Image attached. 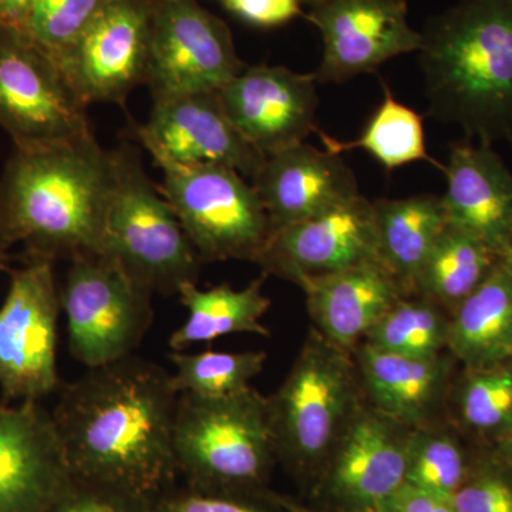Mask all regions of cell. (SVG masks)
<instances>
[{
    "instance_id": "27",
    "label": "cell",
    "mask_w": 512,
    "mask_h": 512,
    "mask_svg": "<svg viewBox=\"0 0 512 512\" xmlns=\"http://www.w3.org/2000/svg\"><path fill=\"white\" fill-rule=\"evenodd\" d=\"M501 261L480 239L447 225L417 276L414 293L451 316Z\"/></svg>"
},
{
    "instance_id": "9",
    "label": "cell",
    "mask_w": 512,
    "mask_h": 512,
    "mask_svg": "<svg viewBox=\"0 0 512 512\" xmlns=\"http://www.w3.org/2000/svg\"><path fill=\"white\" fill-rule=\"evenodd\" d=\"M0 127L15 148L93 134L87 106L62 67L25 30L0 26Z\"/></svg>"
},
{
    "instance_id": "19",
    "label": "cell",
    "mask_w": 512,
    "mask_h": 512,
    "mask_svg": "<svg viewBox=\"0 0 512 512\" xmlns=\"http://www.w3.org/2000/svg\"><path fill=\"white\" fill-rule=\"evenodd\" d=\"M251 180L272 232L362 195L352 168L340 154L306 143L266 157Z\"/></svg>"
},
{
    "instance_id": "25",
    "label": "cell",
    "mask_w": 512,
    "mask_h": 512,
    "mask_svg": "<svg viewBox=\"0 0 512 512\" xmlns=\"http://www.w3.org/2000/svg\"><path fill=\"white\" fill-rule=\"evenodd\" d=\"M266 274L249 282L244 289L221 284L201 291L197 284H187L178 292L188 316L168 339L173 352H185L197 343H210L234 333L269 338L271 330L262 319L271 308L264 293Z\"/></svg>"
},
{
    "instance_id": "12",
    "label": "cell",
    "mask_w": 512,
    "mask_h": 512,
    "mask_svg": "<svg viewBox=\"0 0 512 512\" xmlns=\"http://www.w3.org/2000/svg\"><path fill=\"white\" fill-rule=\"evenodd\" d=\"M409 427L363 397L316 480L340 512H377L406 481Z\"/></svg>"
},
{
    "instance_id": "13",
    "label": "cell",
    "mask_w": 512,
    "mask_h": 512,
    "mask_svg": "<svg viewBox=\"0 0 512 512\" xmlns=\"http://www.w3.org/2000/svg\"><path fill=\"white\" fill-rule=\"evenodd\" d=\"M154 0H110L59 62L86 106L124 104L146 82Z\"/></svg>"
},
{
    "instance_id": "43",
    "label": "cell",
    "mask_w": 512,
    "mask_h": 512,
    "mask_svg": "<svg viewBox=\"0 0 512 512\" xmlns=\"http://www.w3.org/2000/svg\"><path fill=\"white\" fill-rule=\"evenodd\" d=\"M302 3H306V5H309V8H312V6H315L316 3L322 2V0H301Z\"/></svg>"
},
{
    "instance_id": "21",
    "label": "cell",
    "mask_w": 512,
    "mask_h": 512,
    "mask_svg": "<svg viewBox=\"0 0 512 512\" xmlns=\"http://www.w3.org/2000/svg\"><path fill=\"white\" fill-rule=\"evenodd\" d=\"M447 224L466 231L505 259L512 232V173L493 146L457 143L443 168Z\"/></svg>"
},
{
    "instance_id": "33",
    "label": "cell",
    "mask_w": 512,
    "mask_h": 512,
    "mask_svg": "<svg viewBox=\"0 0 512 512\" xmlns=\"http://www.w3.org/2000/svg\"><path fill=\"white\" fill-rule=\"evenodd\" d=\"M456 512H512V466L480 448L474 466L451 498Z\"/></svg>"
},
{
    "instance_id": "28",
    "label": "cell",
    "mask_w": 512,
    "mask_h": 512,
    "mask_svg": "<svg viewBox=\"0 0 512 512\" xmlns=\"http://www.w3.org/2000/svg\"><path fill=\"white\" fill-rule=\"evenodd\" d=\"M480 448L447 419L410 431L404 484L453 498L467 480Z\"/></svg>"
},
{
    "instance_id": "24",
    "label": "cell",
    "mask_w": 512,
    "mask_h": 512,
    "mask_svg": "<svg viewBox=\"0 0 512 512\" xmlns=\"http://www.w3.org/2000/svg\"><path fill=\"white\" fill-rule=\"evenodd\" d=\"M379 258L409 293L434 245L447 228L439 195L372 201Z\"/></svg>"
},
{
    "instance_id": "29",
    "label": "cell",
    "mask_w": 512,
    "mask_h": 512,
    "mask_svg": "<svg viewBox=\"0 0 512 512\" xmlns=\"http://www.w3.org/2000/svg\"><path fill=\"white\" fill-rule=\"evenodd\" d=\"M383 87L382 104L367 121L357 140L345 143L322 134L328 151L340 154L362 148L389 171L414 161L430 160L420 114L394 99L386 83Z\"/></svg>"
},
{
    "instance_id": "32",
    "label": "cell",
    "mask_w": 512,
    "mask_h": 512,
    "mask_svg": "<svg viewBox=\"0 0 512 512\" xmlns=\"http://www.w3.org/2000/svg\"><path fill=\"white\" fill-rule=\"evenodd\" d=\"M109 2L35 0L23 30L59 63Z\"/></svg>"
},
{
    "instance_id": "7",
    "label": "cell",
    "mask_w": 512,
    "mask_h": 512,
    "mask_svg": "<svg viewBox=\"0 0 512 512\" xmlns=\"http://www.w3.org/2000/svg\"><path fill=\"white\" fill-rule=\"evenodd\" d=\"M160 191L202 262L258 261L272 229L255 188L231 168L156 161Z\"/></svg>"
},
{
    "instance_id": "30",
    "label": "cell",
    "mask_w": 512,
    "mask_h": 512,
    "mask_svg": "<svg viewBox=\"0 0 512 512\" xmlns=\"http://www.w3.org/2000/svg\"><path fill=\"white\" fill-rule=\"evenodd\" d=\"M450 315L424 296H404L367 333L363 342L383 352L434 357L448 352Z\"/></svg>"
},
{
    "instance_id": "31",
    "label": "cell",
    "mask_w": 512,
    "mask_h": 512,
    "mask_svg": "<svg viewBox=\"0 0 512 512\" xmlns=\"http://www.w3.org/2000/svg\"><path fill=\"white\" fill-rule=\"evenodd\" d=\"M175 367L171 383L178 394L202 400H220L251 389V382L264 370V350L247 352H171Z\"/></svg>"
},
{
    "instance_id": "26",
    "label": "cell",
    "mask_w": 512,
    "mask_h": 512,
    "mask_svg": "<svg viewBox=\"0 0 512 512\" xmlns=\"http://www.w3.org/2000/svg\"><path fill=\"white\" fill-rule=\"evenodd\" d=\"M446 419L473 446L491 450L512 427L510 360L458 369L446 404Z\"/></svg>"
},
{
    "instance_id": "36",
    "label": "cell",
    "mask_w": 512,
    "mask_h": 512,
    "mask_svg": "<svg viewBox=\"0 0 512 512\" xmlns=\"http://www.w3.org/2000/svg\"><path fill=\"white\" fill-rule=\"evenodd\" d=\"M249 25L271 28L301 15V0H217Z\"/></svg>"
},
{
    "instance_id": "42",
    "label": "cell",
    "mask_w": 512,
    "mask_h": 512,
    "mask_svg": "<svg viewBox=\"0 0 512 512\" xmlns=\"http://www.w3.org/2000/svg\"><path fill=\"white\" fill-rule=\"evenodd\" d=\"M504 262L512 269V232L510 238V245H508V252L507 256H505Z\"/></svg>"
},
{
    "instance_id": "8",
    "label": "cell",
    "mask_w": 512,
    "mask_h": 512,
    "mask_svg": "<svg viewBox=\"0 0 512 512\" xmlns=\"http://www.w3.org/2000/svg\"><path fill=\"white\" fill-rule=\"evenodd\" d=\"M70 261L60 301L74 359L92 369L134 355L153 323V293L109 256Z\"/></svg>"
},
{
    "instance_id": "40",
    "label": "cell",
    "mask_w": 512,
    "mask_h": 512,
    "mask_svg": "<svg viewBox=\"0 0 512 512\" xmlns=\"http://www.w3.org/2000/svg\"><path fill=\"white\" fill-rule=\"evenodd\" d=\"M275 500L286 512H330V511H319L313 510V508L305 507V505L296 503L292 498L284 497V495L274 494ZM340 512V511H336Z\"/></svg>"
},
{
    "instance_id": "22",
    "label": "cell",
    "mask_w": 512,
    "mask_h": 512,
    "mask_svg": "<svg viewBox=\"0 0 512 512\" xmlns=\"http://www.w3.org/2000/svg\"><path fill=\"white\" fill-rule=\"evenodd\" d=\"M298 286L305 293L312 328L349 352L400 299L412 295L379 259L303 279Z\"/></svg>"
},
{
    "instance_id": "5",
    "label": "cell",
    "mask_w": 512,
    "mask_h": 512,
    "mask_svg": "<svg viewBox=\"0 0 512 512\" xmlns=\"http://www.w3.org/2000/svg\"><path fill=\"white\" fill-rule=\"evenodd\" d=\"M362 400L353 352L309 330L284 383L268 397L278 461L302 480H318Z\"/></svg>"
},
{
    "instance_id": "34",
    "label": "cell",
    "mask_w": 512,
    "mask_h": 512,
    "mask_svg": "<svg viewBox=\"0 0 512 512\" xmlns=\"http://www.w3.org/2000/svg\"><path fill=\"white\" fill-rule=\"evenodd\" d=\"M153 512H286L271 491L220 493L185 485L173 488L154 504Z\"/></svg>"
},
{
    "instance_id": "38",
    "label": "cell",
    "mask_w": 512,
    "mask_h": 512,
    "mask_svg": "<svg viewBox=\"0 0 512 512\" xmlns=\"http://www.w3.org/2000/svg\"><path fill=\"white\" fill-rule=\"evenodd\" d=\"M35 0H0V26L25 29Z\"/></svg>"
},
{
    "instance_id": "39",
    "label": "cell",
    "mask_w": 512,
    "mask_h": 512,
    "mask_svg": "<svg viewBox=\"0 0 512 512\" xmlns=\"http://www.w3.org/2000/svg\"><path fill=\"white\" fill-rule=\"evenodd\" d=\"M491 450H493L495 456L500 457L501 460L512 466V427Z\"/></svg>"
},
{
    "instance_id": "14",
    "label": "cell",
    "mask_w": 512,
    "mask_h": 512,
    "mask_svg": "<svg viewBox=\"0 0 512 512\" xmlns=\"http://www.w3.org/2000/svg\"><path fill=\"white\" fill-rule=\"evenodd\" d=\"M306 19L323 39L322 60L312 73L319 83L346 82L421 49L406 0H322Z\"/></svg>"
},
{
    "instance_id": "3",
    "label": "cell",
    "mask_w": 512,
    "mask_h": 512,
    "mask_svg": "<svg viewBox=\"0 0 512 512\" xmlns=\"http://www.w3.org/2000/svg\"><path fill=\"white\" fill-rule=\"evenodd\" d=\"M420 33L430 116L477 143H512V0H458Z\"/></svg>"
},
{
    "instance_id": "17",
    "label": "cell",
    "mask_w": 512,
    "mask_h": 512,
    "mask_svg": "<svg viewBox=\"0 0 512 512\" xmlns=\"http://www.w3.org/2000/svg\"><path fill=\"white\" fill-rule=\"evenodd\" d=\"M315 83L313 74L282 66H245L217 93L239 134L269 157L305 143L315 130Z\"/></svg>"
},
{
    "instance_id": "23",
    "label": "cell",
    "mask_w": 512,
    "mask_h": 512,
    "mask_svg": "<svg viewBox=\"0 0 512 512\" xmlns=\"http://www.w3.org/2000/svg\"><path fill=\"white\" fill-rule=\"evenodd\" d=\"M448 352L470 369L510 360L512 269L504 261L450 316Z\"/></svg>"
},
{
    "instance_id": "2",
    "label": "cell",
    "mask_w": 512,
    "mask_h": 512,
    "mask_svg": "<svg viewBox=\"0 0 512 512\" xmlns=\"http://www.w3.org/2000/svg\"><path fill=\"white\" fill-rule=\"evenodd\" d=\"M113 185V153L93 134L15 148L0 181V248L28 258L99 254Z\"/></svg>"
},
{
    "instance_id": "20",
    "label": "cell",
    "mask_w": 512,
    "mask_h": 512,
    "mask_svg": "<svg viewBox=\"0 0 512 512\" xmlns=\"http://www.w3.org/2000/svg\"><path fill=\"white\" fill-rule=\"evenodd\" d=\"M353 356L363 397L380 413L409 429L446 419L448 393L460 369L450 352L409 357L362 342Z\"/></svg>"
},
{
    "instance_id": "10",
    "label": "cell",
    "mask_w": 512,
    "mask_h": 512,
    "mask_svg": "<svg viewBox=\"0 0 512 512\" xmlns=\"http://www.w3.org/2000/svg\"><path fill=\"white\" fill-rule=\"evenodd\" d=\"M55 261L29 258L10 276L0 306V392L3 404L40 402L60 387L57 370L62 311Z\"/></svg>"
},
{
    "instance_id": "15",
    "label": "cell",
    "mask_w": 512,
    "mask_h": 512,
    "mask_svg": "<svg viewBox=\"0 0 512 512\" xmlns=\"http://www.w3.org/2000/svg\"><path fill=\"white\" fill-rule=\"evenodd\" d=\"M154 161L215 165L252 178L265 156L239 134L217 92L154 99L147 123L134 127Z\"/></svg>"
},
{
    "instance_id": "11",
    "label": "cell",
    "mask_w": 512,
    "mask_h": 512,
    "mask_svg": "<svg viewBox=\"0 0 512 512\" xmlns=\"http://www.w3.org/2000/svg\"><path fill=\"white\" fill-rule=\"evenodd\" d=\"M244 67L228 26L197 0H154L144 82L154 99L218 92Z\"/></svg>"
},
{
    "instance_id": "37",
    "label": "cell",
    "mask_w": 512,
    "mask_h": 512,
    "mask_svg": "<svg viewBox=\"0 0 512 512\" xmlns=\"http://www.w3.org/2000/svg\"><path fill=\"white\" fill-rule=\"evenodd\" d=\"M377 512H456L451 498L403 484Z\"/></svg>"
},
{
    "instance_id": "16",
    "label": "cell",
    "mask_w": 512,
    "mask_h": 512,
    "mask_svg": "<svg viewBox=\"0 0 512 512\" xmlns=\"http://www.w3.org/2000/svg\"><path fill=\"white\" fill-rule=\"evenodd\" d=\"M379 259L375 212L363 195L338 207L272 232L256 264L301 284Z\"/></svg>"
},
{
    "instance_id": "18",
    "label": "cell",
    "mask_w": 512,
    "mask_h": 512,
    "mask_svg": "<svg viewBox=\"0 0 512 512\" xmlns=\"http://www.w3.org/2000/svg\"><path fill=\"white\" fill-rule=\"evenodd\" d=\"M72 478L52 413L0 404V512H49Z\"/></svg>"
},
{
    "instance_id": "1",
    "label": "cell",
    "mask_w": 512,
    "mask_h": 512,
    "mask_svg": "<svg viewBox=\"0 0 512 512\" xmlns=\"http://www.w3.org/2000/svg\"><path fill=\"white\" fill-rule=\"evenodd\" d=\"M171 375L134 355L66 384L52 412L70 473L156 504L175 487Z\"/></svg>"
},
{
    "instance_id": "44",
    "label": "cell",
    "mask_w": 512,
    "mask_h": 512,
    "mask_svg": "<svg viewBox=\"0 0 512 512\" xmlns=\"http://www.w3.org/2000/svg\"><path fill=\"white\" fill-rule=\"evenodd\" d=\"M510 362H511V365H512V355H511V357H510Z\"/></svg>"
},
{
    "instance_id": "35",
    "label": "cell",
    "mask_w": 512,
    "mask_h": 512,
    "mask_svg": "<svg viewBox=\"0 0 512 512\" xmlns=\"http://www.w3.org/2000/svg\"><path fill=\"white\" fill-rule=\"evenodd\" d=\"M153 507L134 495L73 477L49 512H153Z\"/></svg>"
},
{
    "instance_id": "41",
    "label": "cell",
    "mask_w": 512,
    "mask_h": 512,
    "mask_svg": "<svg viewBox=\"0 0 512 512\" xmlns=\"http://www.w3.org/2000/svg\"><path fill=\"white\" fill-rule=\"evenodd\" d=\"M10 256L6 254L5 249L0 248V272L9 269Z\"/></svg>"
},
{
    "instance_id": "4",
    "label": "cell",
    "mask_w": 512,
    "mask_h": 512,
    "mask_svg": "<svg viewBox=\"0 0 512 512\" xmlns=\"http://www.w3.org/2000/svg\"><path fill=\"white\" fill-rule=\"evenodd\" d=\"M174 456L188 487L220 493H259L276 457L268 397L254 387L220 400L180 394Z\"/></svg>"
},
{
    "instance_id": "6",
    "label": "cell",
    "mask_w": 512,
    "mask_h": 512,
    "mask_svg": "<svg viewBox=\"0 0 512 512\" xmlns=\"http://www.w3.org/2000/svg\"><path fill=\"white\" fill-rule=\"evenodd\" d=\"M113 153L111 185L99 254L109 256L151 293L178 295L197 284L201 258L160 188L144 171L140 151Z\"/></svg>"
}]
</instances>
